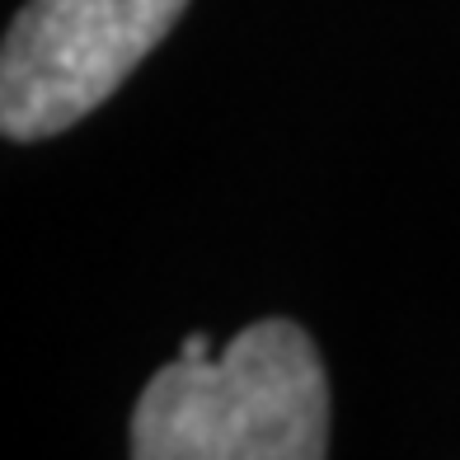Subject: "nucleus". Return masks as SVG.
I'll use <instances>...</instances> for the list:
<instances>
[{
	"mask_svg": "<svg viewBox=\"0 0 460 460\" xmlns=\"http://www.w3.org/2000/svg\"><path fill=\"white\" fill-rule=\"evenodd\" d=\"M137 460H324L329 376L296 320L268 315L217 358H174L132 409Z\"/></svg>",
	"mask_w": 460,
	"mask_h": 460,
	"instance_id": "f257e3e1",
	"label": "nucleus"
},
{
	"mask_svg": "<svg viewBox=\"0 0 460 460\" xmlns=\"http://www.w3.org/2000/svg\"><path fill=\"white\" fill-rule=\"evenodd\" d=\"M179 358H207V333H188L183 348H179Z\"/></svg>",
	"mask_w": 460,
	"mask_h": 460,
	"instance_id": "7ed1b4c3",
	"label": "nucleus"
},
{
	"mask_svg": "<svg viewBox=\"0 0 460 460\" xmlns=\"http://www.w3.org/2000/svg\"><path fill=\"white\" fill-rule=\"evenodd\" d=\"M188 0H29L0 48V132L48 141L75 128L151 57Z\"/></svg>",
	"mask_w": 460,
	"mask_h": 460,
	"instance_id": "f03ea898",
	"label": "nucleus"
}]
</instances>
